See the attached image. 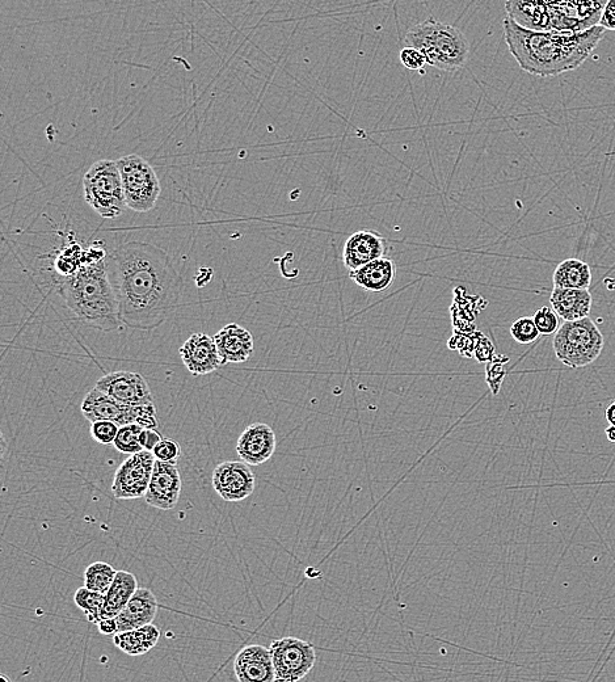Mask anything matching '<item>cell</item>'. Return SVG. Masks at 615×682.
Returning <instances> with one entry per match:
<instances>
[{"mask_svg":"<svg viewBox=\"0 0 615 682\" xmlns=\"http://www.w3.org/2000/svg\"><path fill=\"white\" fill-rule=\"evenodd\" d=\"M61 293L67 309L84 326L109 332L120 327L121 319L115 290L108 271L105 250L92 247L87 259L73 276L61 284Z\"/></svg>","mask_w":615,"mask_h":682,"instance_id":"3","label":"cell"},{"mask_svg":"<svg viewBox=\"0 0 615 682\" xmlns=\"http://www.w3.org/2000/svg\"><path fill=\"white\" fill-rule=\"evenodd\" d=\"M606 420L612 425V427H615V401L610 404L608 407V410H606Z\"/></svg>","mask_w":615,"mask_h":682,"instance_id":"38","label":"cell"},{"mask_svg":"<svg viewBox=\"0 0 615 682\" xmlns=\"http://www.w3.org/2000/svg\"><path fill=\"white\" fill-rule=\"evenodd\" d=\"M606 3L608 2L604 0L547 2L551 16V31L581 33L598 27Z\"/></svg>","mask_w":615,"mask_h":682,"instance_id":"10","label":"cell"},{"mask_svg":"<svg viewBox=\"0 0 615 682\" xmlns=\"http://www.w3.org/2000/svg\"><path fill=\"white\" fill-rule=\"evenodd\" d=\"M556 359L572 369L585 368L601 356L605 338L591 318L564 322L553 341Z\"/></svg>","mask_w":615,"mask_h":682,"instance_id":"6","label":"cell"},{"mask_svg":"<svg viewBox=\"0 0 615 682\" xmlns=\"http://www.w3.org/2000/svg\"><path fill=\"white\" fill-rule=\"evenodd\" d=\"M181 494V477L178 467L155 462L153 477L145 495L146 503L160 511H170L178 504Z\"/></svg>","mask_w":615,"mask_h":682,"instance_id":"15","label":"cell"},{"mask_svg":"<svg viewBox=\"0 0 615 682\" xmlns=\"http://www.w3.org/2000/svg\"><path fill=\"white\" fill-rule=\"evenodd\" d=\"M503 25L509 52L521 69L543 78L576 70L605 36L600 25L581 33L528 31L508 18Z\"/></svg>","mask_w":615,"mask_h":682,"instance_id":"2","label":"cell"},{"mask_svg":"<svg viewBox=\"0 0 615 682\" xmlns=\"http://www.w3.org/2000/svg\"><path fill=\"white\" fill-rule=\"evenodd\" d=\"M138 591L136 576L128 571H117L115 582L105 595L103 620L105 618H117L122 610L129 604L134 593Z\"/></svg>","mask_w":615,"mask_h":682,"instance_id":"24","label":"cell"},{"mask_svg":"<svg viewBox=\"0 0 615 682\" xmlns=\"http://www.w3.org/2000/svg\"><path fill=\"white\" fill-rule=\"evenodd\" d=\"M142 431L143 428L138 424H129L125 425V427H121L113 446H115L120 453L130 454V456L142 452L143 448L141 441H139Z\"/></svg>","mask_w":615,"mask_h":682,"instance_id":"29","label":"cell"},{"mask_svg":"<svg viewBox=\"0 0 615 682\" xmlns=\"http://www.w3.org/2000/svg\"><path fill=\"white\" fill-rule=\"evenodd\" d=\"M511 335L517 343L532 344L538 339L539 331L533 318L524 317L512 324Z\"/></svg>","mask_w":615,"mask_h":682,"instance_id":"30","label":"cell"},{"mask_svg":"<svg viewBox=\"0 0 615 682\" xmlns=\"http://www.w3.org/2000/svg\"><path fill=\"white\" fill-rule=\"evenodd\" d=\"M349 277L366 292L382 293L393 286L397 277V265L394 260L382 258L349 273Z\"/></svg>","mask_w":615,"mask_h":682,"instance_id":"23","label":"cell"},{"mask_svg":"<svg viewBox=\"0 0 615 682\" xmlns=\"http://www.w3.org/2000/svg\"><path fill=\"white\" fill-rule=\"evenodd\" d=\"M406 42L424 54L428 65L450 73L461 70L469 60L470 44L463 32L435 18L408 29Z\"/></svg>","mask_w":615,"mask_h":682,"instance_id":"4","label":"cell"},{"mask_svg":"<svg viewBox=\"0 0 615 682\" xmlns=\"http://www.w3.org/2000/svg\"><path fill=\"white\" fill-rule=\"evenodd\" d=\"M399 58L402 65L406 67V69L412 71H421V73H423L425 65H428L427 58L424 57V54L417 49L411 48V46H407V48L400 50Z\"/></svg>","mask_w":615,"mask_h":682,"instance_id":"34","label":"cell"},{"mask_svg":"<svg viewBox=\"0 0 615 682\" xmlns=\"http://www.w3.org/2000/svg\"><path fill=\"white\" fill-rule=\"evenodd\" d=\"M554 288L588 290L592 284L591 267L583 260L567 259L556 267Z\"/></svg>","mask_w":615,"mask_h":682,"instance_id":"26","label":"cell"},{"mask_svg":"<svg viewBox=\"0 0 615 682\" xmlns=\"http://www.w3.org/2000/svg\"><path fill=\"white\" fill-rule=\"evenodd\" d=\"M100 634L113 635L119 634V626H117L116 618H105L98 623Z\"/></svg>","mask_w":615,"mask_h":682,"instance_id":"37","label":"cell"},{"mask_svg":"<svg viewBox=\"0 0 615 682\" xmlns=\"http://www.w3.org/2000/svg\"><path fill=\"white\" fill-rule=\"evenodd\" d=\"M159 639L160 630L151 623V625L143 626L141 629L116 634L113 637V644L126 655L141 656L153 650Z\"/></svg>","mask_w":615,"mask_h":682,"instance_id":"25","label":"cell"},{"mask_svg":"<svg viewBox=\"0 0 615 682\" xmlns=\"http://www.w3.org/2000/svg\"><path fill=\"white\" fill-rule=\"evenodd\" d=\"M275 667L276 682H299L313 671L317 650L313 643L286 637L276 639L269 647Z\"/></svg>","mask_w":615,"mask_h":682,"instance_id":"9","label":"cell"},{"mask_svg":"<svg viewBox=\"0 0 615 682\" xmlns=\"http://www.w3.org/2000/svg\"><path fill=\"white\" fill-rule=\"evenodd\" d=\"M255 482L250 465L243 461L222 462L213 471L214 491L225 502H243L254 494Z\"/></svg>","mask_w":615,"mask_h":682,"instance_id":"12","label":"cell"},{"mask_svg":"<svg viewBox=\"0 0 615 682\" xmlns=\"http://www.w3.org/2000/svg\"><path fill=\"white\" fill-rule=\"evenodd\" d=\"M158 600L149 588H138L126 608L116 618L119 633L151 625L157 617Z\"/></svg>","mask_w":615,"mask_h":682,"instance_id":"20","label":"cell"},{"mask_svg":"<svg viewBox=\"0 0 615 682\" xmlns=\"http://www.w3.org/2000/svg\"><path fill=\"white\" fill-rule=\"evenodd\" d=\"M600 27L605 31H615V0L606 3L605 10L602 12Z\"/></svg>","mask_w":615,"mask_h":682,"instance_id":"36","label":"cell"},{"mask_svg":"<svg viewBox=\"0 0 615 682\" xmlns=\"http://www.w3.org/2000/svg\"><path fill=\"white\" fill-rule=\"evenodd\" d=\"M0 682H12V681H11L10 677H8L7 675H4V673H2V675H0Z\"/></svg>","mask_w":615,"mask_h":682,"instance_id":"40","label":"cell"},{"mask_svg":"<svg viewBox=\"0 0 615 682\" xmlns=\"http://www.w3.org/2000/svg\"><path fill=\"white\" fill-rule=\"evenodd\" d=\"M162 440L163 437L157 429H143L141 437H139L143 450H147V452H153Z\"/></svg>","mask_w":615,"mask_h":682,"instance_id":"35","label":"cell"},{"mask_svg":"<svg viewBox=\"0 0 615 682\" xmlns=\"http://www.w3.org/2000/svg\"><path fill=\"white\" fill-rule=\"evenodd\" d=\"M508 19L518 27L533 32H551V16L547 2L509 0L505 3Z\"/></svg>","mask_w":615,"mask_h":682,"instance_id":"21","label":"cell"},{"mask_svg":"<svg viewBox=\"0 0 615 682\" xmlns=\"http://www.w3.org/2000/svg\"><path fill=\"white\" fill-rule=\"evenodd\" d=\"M155 460L168 465H175L178 463L181 456V448L178 442L172 439H163L153 450Z\"/></svg>","mask_w":615,"mask_h":682,"instance_id":"33","label":"cell"},{"mask_svg":"<svg viewBox=\"0 0 615 682\" xmlns=\"http://www.w3.org/2000/svg\"><path fill=\"white\" fill-rule=\"evenodd\" d=\"M117 571L111 564L105 562H95L87 567L84 572V587L90 591L107 595L109 588L115 582Z\"/></svg>","mask_w":615,"mask_h":682,"instance_id":"27","label":"cell"},{"mask_svg":"<svg viewBox=\"0 0 615 682\" xmlns=\"http://www.w3.org/2000/svg\"><path fill=\"white\" fill-rule=\"evenodd\" d=\"M592 294L589 290L558 289L551 292L553 310L564 322H575L588 318L592 309Z\"/></svg>","mask_w":615,"mask_h":682,"instance_id":"22","label":"cell"},{"mask_svg":"<svg viewBox=\"0 0 615 682\" xmlns=\"http://www.w3.org/2000/svg\"><path fill=\"white\" fill-rule=\"evenodd\" d=\"M276 433L265 423H254L239 436L237 453L250 466L268 462L276 452Z\"/></svg>","mask_w":615,"mask_h":682,"instance_id":"16","label":"cell"},{"mask_svg":"<svg viewBox=\"0 0 615 682\" xmlns=\"http://www.w3.org/2000/svg\"><path fill=\"white\" fill-rule=\"evenodd\" d=\"M83 195L87 204L104 220H116L128 208L119 166L103 159L92 164L83 178Z\"/></svg>","mask_w":615,"mask_h":682,"instance_id":"5","label":"cell"},{"mask_svg":"<svg viewBox=\"0 0 615 682\" xmlns=\"http://www.w3.org/2000/svg\"><path fill=\"white\" fill-rule=\"evenodd\" d=\"M181 361L193 376L201 377L222 368L216 339L206 334H193L180 348Z\"/></svg>","mask_w":615,"mask_h":682,"instance_id":"14","label":"cell"},{"mask_svg":"<svg viewBox=\"0 0 615 682\" xmlns=\"http://www.w3.org/2000/svg\"><path fill=\"white\" fill-rule=\"evenodd\" d=\"M117 162L126 205L138 213H147L155 208L162 192L154 167L139 155H126Z\"/></svg>","mask_w":615,"mask_h":682,"instance_id":"7","label":"cell"},{"mask_svg":"<svg viewBox=\"0 0 615 682\" xmlns=\"http://www.w3.org/2000/svg\"><path fill=\"white\" fill-rule=\"evenodd\" d=\"M82 414L91 423L108 420V422L116 423L120 428L129 424L141 425L143 429L158 428L155 404L138 407L125 406L108 397L107 394L101 393L96 387L83 399Z\"/></svg>","mask_w":615,"mask_h":682,"instance_id":"8","label":"cell"},{"mask_svg":"<svg viewBox=\"0 0 615 682\" xmlns=\"http://www.w3.org/2000/svg\"><path fill=\"white\" fill-rule=\"evenodd\" d=\"M534 323L539 331V335L550 336L559 330V317L553 307L545 306L534 314Z\"/></svg>","mask_w":615,"mask_h":682,"instance_id":"31","label":"cell"},{"mask_svg":"<svg viewBox=\"0 0 615 682\" xmlns=\"http://www.w3.org/2000/svg\"><path fill=\"white\" fill-rule=\"evenodd\" d=\"M214 339H216L222 366L243 364L250 360L254 353V336L237 323L227 324L214 335Z\"/></svg>","mask_w":615,"mask_h":682,"instance_id":"19","label":"cell"},{"mask_svg":"<svg viewBox=\"0 0 615 682\" xmlns=\"http://www.w3.org/2000/svg\"><path fill=\"white\" fill-rule=\"evenodd\" d=\"M74 602L78 608L86 614L87 620L91 623H98L103 620V610L105 605V595L101 593L90 591L86 587L78 588L75 592Z\"/></svg>","mask_w":615,"mask_h":682,"instance_id":"28","label":"cell"},{"mask_svg":"<svg viewBox=\"0 0 615 682\" xmlns=\"http://www.w3.org/2000/svg\"><path fill=\"white\" fill-rule=\"evenodd\" d=\"M386 239L372 230H361L351 235L344 244V267L349 273L357 271L364 265L385 258Z\"/></svg>","mask_w":615,"mask_h":682,"instance_id":"17","label":"cell"},{"mask_svg":"<svg viewBox=\"0 0 615 682\" xmlns=\"http://www.w3.org/2000/svg\"><path fill=\"white\" fill-rule=\"evenodd\" d=\"M120 427L116 423L108 422V420H100V422L91 423V436L96 442L103 445H113L117 435H119Z\"/></svg>","mask_w":615,"mask_h":682,"instance_id":"32","label":"cell"},{"mask_svg":"<svg viewBox=\"0 0 615 682\" xmlns=\"http://www.w3.org/2000/svg\"><path fill=\"white\" fill-rule=\"evenodd\" d=\"M153 452L142 450L122 462L112 483V494L116 499L134 500L145 498L149 490L155 467Z\"/></svg>","mask_w":615,"mask_h":682,"instance_id":"11","label":"cell"},{"mask_svg":"<svg viewBox=\"0 0 615 682\" xmlns=\"http://www.w3.org/2000/svg\"><path fill=\"white\" fill-rule=\"evenodd\" d=\"M234 672L239 682H276L271 650L260 644H251L238 652Z\"/></svg>","mask_w":615,"mask_h":682,"instance_id":"18","label":"cell"},{"mask_svg":"<svg viewBox=\"0 0 615 682\" xmlns=\"http://www.w3.org/2000/svg\"><path fill=\"white\" fill-rule=\"evenodd\" d=\"M121 323L155 330L178 309L184 282L167 252L154 244L128 242L108 256Z\"/></svg>","mask_w":615,"mask_h":682,"instance_id":"1","label":"cell"},{"mask_svg":"<svg viewBox=\"0 0 615 682\" xmlns=\"http://www.w3.org/2000/svg\"><path fill=\"white\" fill-rule=\"evenodd\" d=\"M605 432H606V437H608V440L610 442H613V444H615V427H612V425H610V427L608 429H606Z\"/></svg>","mask_w":615,"mask_h":682,"instance_id":"39","label":"cell"},{"mask_svg":"<svg viewBox=\"0 0 615 682\" xmlns=\"http://www.w3.org/2000/svg\"><path fill=\"white\" fill-rule=\"evenodd\" d=\"M96 389L125 406L138 407L154 404V397L145 378L139 373L113 372L96 382Z\"/></svg>","mask_w":615,"mask_h":682,"instance_id":"13","label":"cell"}]
</instances>
